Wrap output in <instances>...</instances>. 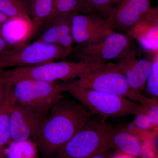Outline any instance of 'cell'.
Segmentation results:
<instances>
[{
	"mask_svg": "<svg viewBox=\"0 0 158 158\" xmlns=\"http://www.w3.org/2000/svg\"><path fill=\"white\" fill-rule=\"evenodd\" d=\"M147 115L152 124H158V105L151 107Z\"/></svg>",
	"mask_w": 158,
	"mask_h": 158,
	"instance_id": "d4e9b609",
	"label": "cell"
},
{
	"mask_svg": "<svg viewBox=\"0 0 158 158\" xmlns=\"http://www.w3.org/2000/svg\"><path fill=\"white\" fill-rule=\"evenodd\" d=\"M7 85L8 93L4 100L0 103V150H4L6 144L11 141L10 115L15 100L10 87L8 84Z\"/></svg>",
	"mask_w": 158,
	"mask_h": 158,
	"instance_id": "2e32d148",
	"label": "cell"
},
{
	"mask_svg": "<svg viewBox=\"0 0 158 158\" xmlns=\"http://www.w3.org/2000/svg\"><path fill=\"white\" fill-rule=\"evenodd\" d=\"M153 54L151 68L145 87L149 95L158 98V52Z\"/></svg>",
	"mask_w": 158,
	"mask_h": 158,
	"instance_id": "7402d4cb",
	"label": "cell"
},
{
	"mask_svg": "<svg viewBox=\"0 0 158 158\" xmlns=\"http://www.w3.org/2000/svg\"><path fill=\"white\" fill-rule=\"evenodd\" d=\"M9 19V18L7 17L5 15L0 11V28H1L2 25L6 22V21L8 20Z\"/></svg>",
	"mask_w": 158,
	"mask_h": 158,
	"instance_id": "f546056e",
	"label": "cell"
},
{
	"mask_svg": "<svg viewBox=\"0 0 158 158\" xmlns=\"http://www.w3.org/2000/svg\"><path fill=\"white\" fill-rule=\"evenodd\" d=\"M47 27L36 40L51 44H58L59 37V26L56 20L46 25Z\"/></svg>",
	"mask_w": 158,
	"mask_h": 158,
	"instance_id": "603a6c76",
	"label": "cell"
},
{
	"mask_svg": "<svg viewBox=\"0 0 158 158\" xmlns=\"http://www.w3.org/2000/svg\"><path fill=\"white\" fill-rule=\"evenodd\" d=\"M49 113L36 142L46 158L56 154L94 115L78 102L64 97Z\"/></svg>",
	"mask_w": 158,
	"mask_h": 158,
	"instance_id": "6da1fadb",
	"label": "cell"
},
{
	"mask_svg": "<svg viewBox=\"0 0 158 158\" xmlns=\"http://www.w3.org/2000/svg\"><path fill=\"white\" fill-rule=\"evenodd\" d=\"M136 157L134 156L130 155L121 152L116 153L111 158H136Z\"/></svg>",
	"mask_w": 158,
	"mask_h": 158,
	"instance_id": "f1b7e54d",
	"label": "cell"
},
{
	"mask_svg": "<svg viewBox=\"0 0 158 158\" xmlns=\"http://www.w3.org/2000/svg\"><path fill=\"white\" fill-rule=\"evenodd\" d=\"M6 68H7V67L6 62L2 59H0V75Z\"/></svg>",
	"mask_w": 158,
	"mask_h": 158,
	"instance_id": "4dcf8cb0",
	"label": "cell"
},
{
	"mask_svg": "<svg viewBox=\"0 0 158 158\" xmlns=\"http://www.w3.org/2000/svg\"><path fill=\"white\" fill-rule=\"evenodd\" d=\"M106 118L94 115L56 154L57 158H90L112 148L115 129Z\"/></svg>",
	"mask_w": 158,
	"mask_h": 158,
	"instance_id": "7a4b0ae2",
	"label": "cell"
},
{
	"mask_svg": "<svg viewBox=\"0 0 158 158\" xmlns=\"http://www.w3.org/2000/svg\"><path fill=\"white\" fill-rule=\"evenodd\" d=\"M39 28L31 17L9 18L0 28V35L12 49L28 44Z\"/></svg>",
	"mask_w": 158,
	"mask_h": 158,
	"instance_id": "4fadbf2b",
	"label": "cell"
},
{
	"mask_svg": "<svg viewBox=\"0 0 158 158\" xmlns=\"http://www.w3.org/2000/svg\"><path fill=\"white\" fill-rule=\"evenodd\" d=\"M71 84L81 88L116 94L137 102L140 95L130 89L123 74L115 63L102 64L85 75L71 81Z\"/></svg>",
	"mask_w": 158,
	"mask_h": 158,
	"instance_id": "8992f818",
	"label": "cell"
},
{
	"mask_svg": "<svg viewBox=\"0 0 158 158\" xmlns=\"http://www.w3.org/2000/svg\"><path fill=\"white\" fill-rule=\"evenodd\" d=\"M8 85L0 77V103L4 100L8 93Z\"/></svg>",
	"mask_w": 158,
	"mask_h": 158,
	"instance_id": "4316f807",
	"label": "cell"
},
{
	"mask_svg": "<svg viewBox=\"0 0 158 158\" xmlns=\"http://www.w3.org/2000/svg\"><path fill=\"white\" fill-rule=\"evenodd\" d=\"M116 64L123 74L130 89L140 95L145 87L152 66V61L148 59H137L134 51L118 60Z\"/></svg>",
	"mask_w": 158,
	"mask_h": 158,
	"instance_id": "7c38bea8",
	"label": "cell"
},
{
	"mask_svg": "<svg viewBox=\"0 0 158 158\" xmlns=\"http://www.w3.org/2000/svg\"><path fill=\"white\" fill-rule=\"evenodd\" d=\"M68 92L94 115L117 118L141 113V107L124 97L74 86L69 83Z\"/></svg>",
	"mask_w": 158,
	"mask_h": 158,
	"instance_id": "5b68a950",
	"label": "cell"
},
{
	"mask_svg": "<svg viewBox=\"0 0 158 158\" xmlns=\"http://www.w3.org/2000/svg\"><path fill=\"white\" fill-rule=\"evenodd\" d=\"M129 38L122 32L113 31L98 42L77 45L70 56L76 61L94 64H103L111 60H119L132 52Z\"/></svg>",
	"mask_w": 158,
	"mask_h": 158,
	"instance_id": "52a82bcc",
	"label": "cell"
},
{
	"mask_svg": "<svg viewBox=\"0 0 158 158\" xmlns=\"http://www.w3.org/2000/svg\"><path fill=\"white\" fill-rule=\"evenodd\" d=\"M90 158H108V157L106 154V152H105L98 154Z\"/></svg>",
	"mask_w": 158,
	"mask_h": 158,
	"instance_id": "1f68e13d",
	"label": "cell"
},
{
	"mask_svg": "<svg viewBox=\"0 0 158 158\" xmlns=\"http://www.w3.org/2000/svg\"><path fill=\"white\" fill-rule=\"evenodd\" d=\"M148 14L154 20L158 23V3L155 8L152 9Z\"/></svg>",
	"mask_w": 158,
	"mask_h": 158,
	"instance_id": "83f0119b",
	"label": "cell"
},
{
	"mask_svg": "<svg viewBox=\"0 0 158 158\" xmlns=\"http://www.w3.org/2000/svg\"><path fill=\"white\" fill-rule=\"evenodd\" d=\"M112 148L119 152L137 157L141 156V144L134 134L124 131L114 130L111 138Z\"/></svg>",
	"mask_w": 158,
	"mask_h": 158,
	"instance_id": "9a60e30c",
	"label": "cell"
},
{
	"mask_svg": "<svg viewBox=\"0 0 158 158\" xmlns=\"http://www.w3.org/2000/svg\"><path fill=\"white\" fill-rule=\"evenodd\" d=\"M101 65L82 61H56L36 66L4 70L0 77L9 81L30 79L48 83L67 82L81 77Z\"/></svg>",
	"mask_w": 158,
	"mask_h": 158,
	"instance_id": "3957f363",
	"label": "cell"
},
{
	"mask_svg": "<svg viewBox=\"0 0 158 158\" xmlns=\"http://www.w3.org/2000/svg\"><path fill=\"white\" fill-rule=\"evenodd\" d=\"M71 27L74 43L79 46L98 42L114 31L105 18L78 12L72 14Z\"/></svg>",
	"mask_w": 158,
	"mask_h": 158,
	"instance_id": "30bf717a",
	"label": "cell"
},
{
	"mask_svg": "<svg viewBox=\"0 0 158 158\" xmlns=\"http://www.w3.org/2000/svg\"><path fill=\"white\" fill-rule=\"evenodd\" d=\"M29 5L31 19L39 28L50 17L53 0H29Z\"/></svg>",
	"mask_w": 158,
	"mask_h": 158,
	"instance_id": "e0dca14e",
	"label": "cell"
},
{
	"mask_svg": "<svg viewBox=\"0 0 158 158\" xmlns=\"http://www.w3.org/2000/svg\"><path fill=\"white\" fill-rule=\"evenodd\" d=\"M2 78L9 85L15 101L47 115L64 97L63 92H67L70 82L48 83L30 79L9 81Z\"/></svg>",
	"mask_w": 158,
	"mask_h": 158,
	"instance_id": "277c9868",
	"label": "cell"
},
{
	"mask_svg": "<svg viewBox=\"0 0 158 158\" xmlns=\"http://www.w3.org/2000/svg\"><path fill=\"white\" fill-rule=\"evenodd\" d=\"M47 116L15 101L10 115L11 141L36 142Z\"/></svg>",
	"mask_w": 158,
	"mask_h": 158,
	"instance_id": "9c48e42d",
	"label": "cell"
},
{
	"mask_svg": "<svg viewBox=\"0 0 158 158\" xmlns=\"http://www.w3.org/2000/svg\"><path fill=\"white\" fill-rule=\"evenodd\" d=\"M152 9L151 0H121L106 19L113 31L128 33Z\"/></svg>",
	"mask_w": 158,
	"mask_h": 158,
	"instance_id": "8fae6325",
	"label": "cell"
},
{
	"mask_svg": "<svg viewBox=\"0 0 158 158\" xmlns=\"http://www.w3.org/2000/svg\"><path fill=\"white\" fill-rule=\"evenodd\" d=\"M121 0H82L81 13L96 14L106 18Z\"/></svg>",
	"mask_w": 158,
	"mask_h": 158,
	"instance_id": "ac0fdd59",
	"label": "cell"
},
{
	"mask_svg": "<svg viewBox=\"0 0 158 158\" xmlns=\"http://www.w3.org/2000/svg\"><path fill=\"white\" fill-rule=\"evenodd\" d=\"M73 51L58 44H48L36 40L19 48L11 50L0 59L5 61L7 67H28L65 59L70 56Z\"/></svg>",
	"mask_w": 158,
	"mask_h": 158,
	"instance_id": "ba28073f",
	"label": "cell"
},
{
	"mask_svg": "<svg viewBox=\"0 0 158 158\" xmlns=\"http://www.w3.org/2000/svg\"><path fill=\"white\" fill-rule=\"evenodd\" d=\"M29 141L16 142L12 141L6 156L7 158H34L33 147Z\"/></svg>",
	"mask_w": 158,
	"mask_h": 158,
	"instance_id": "44dd1931",
	"label": "cell"
},
{
	"mask_svg": "<svg viewBox=\"0 0 158 158\" xmlns=\"http://www.w3.org/2000/svg\"><path fill=\"white\" fill-rule=\"evenodd\" d=\"M127 33L145 50L153 53L158 52V23L148 13Z\"/></svg>",
	"mask_w": 158,
	"mask_h": 158,
	"instance_id": "5bb4252c",
	"label": "cell"
},
{
	"mask_svg": "<svg viewBox=\"0 0 158 158\" xmlns=\"http://www.w3.org/2000/svg\"><path fill=\"white\" fill-rule=\"evenodd\" d=\"M0 11L9 18L31 17L29 0H0Z\"/></svg>",
	"mask_w": 158,
	"mask_h": 158,
	"instance_id": "d6986e66",
	"label": "cell"
},
{
	"mask_svg": "<svg viewBox=\"0 0 158 158\" xmlns=\"http://www.w3.org/2000/svg\"><path fill=\"white\" fill-rule=\"evenodd\" d=\"M135 123L136 126L142 130L148 129L152 124L147 114L139 113L136 115Z\"/></svg>",
	"mask_w": 158,
	"mask_h": 158,
	"instance_id": "cb8c5ba5",
	"label": "cell"
},
{
	"mask_svg": "<svg viewBox=\"0 0 158 158\" xmlns=\"http://www.w3.org/2000/svg\"><path fill=\"white\" fill-rule=\"evenodd\" d=\"M57 1H58V0H53L54 3L55 2H56Z\"/></svg>",
	"mask_w": 158,
	"mask_h": 158,
	"instance_id": "836d02e7",
	"label": "cell"
},
{
	"mask_svg": "<svg viewBox=\"0 0 158 158\" xmlns=\"http://www.w3.org/2000/svg\"><path fill=\"white\" fill-rule=\"evenodd\" d=\"M12 49L0 35V59L8 55Z\"/></svg>",
	"mask_w": 158,
	"mask_h": 158,
	"instance_id": "484cf974",
	"label": "cell"
},
{
	"mask_svg": "<svg viewBox=\"0 0 158 158\" xmlns=\"http://www.w3.org/2000/svg\"><path fill=\"white\" fill-rule=\"evenodd\" d=\"M0 158H6V154L4 150H0Z\"/></svg>",
	"mask_w": 158,
	"mask_h": 158,
	"instance_id": "d6a6232c",
	"label": "cell"
},
{
	"mask_svg": "<svg viewBox=\"0 0 158 158\" xmlns=\"http://www.w3.org/2000/svg\"><path fill=\"white\" fill-rule=\"evenodd\" d=\"M82 7V0H58L54 3L52 15L45 24H47L63 15L75 12L81 13Z\"/></svg>",
	"mask_w": 158,
	"mask_h": 158,
	"instance_id": "ffe728a7",
	"label": "cell"
}]
</instances>
